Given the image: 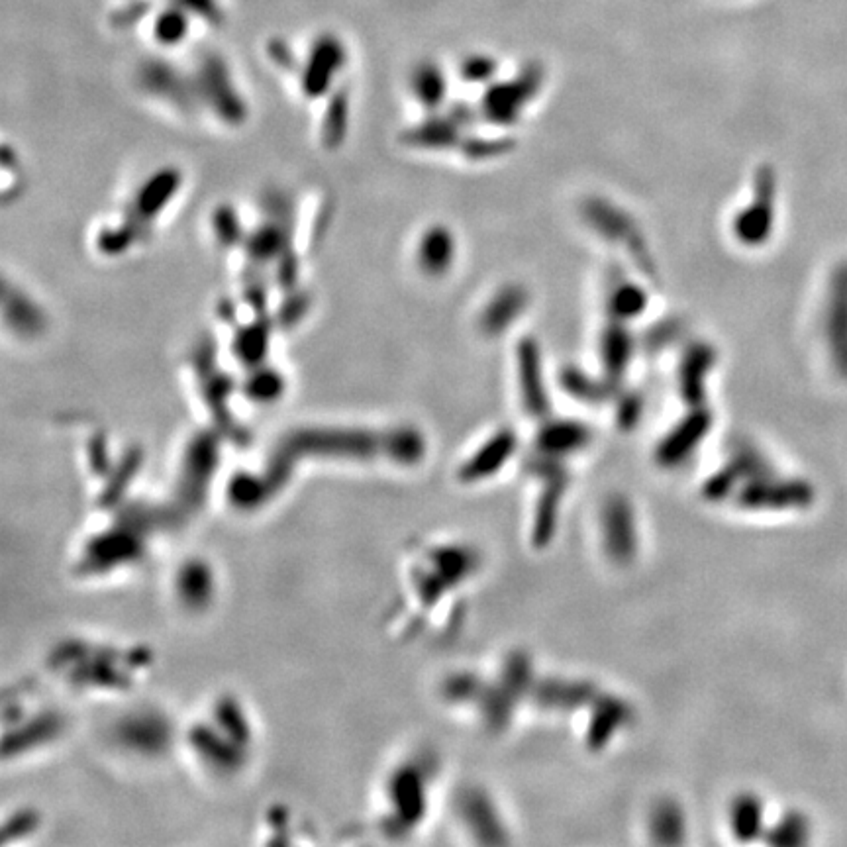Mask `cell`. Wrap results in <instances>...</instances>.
Instances as JSON below:
<instances>
[{"mask_svg": "<svg viewBox=\"0 0 847 847\" xmlns=\"http://www.w3.org/2000/svg\"><path fill=\"white\" fill-rule=\"evenodd\" d=\"M528 304V293L522 287L508 285L500 289L487 308L481 314V330L487 336H499L506 328L520 318Z\"/></svg>", "mask_w": 847, "mask_h": 847, "instance_id": "5bb4252c", "label": "cell"}, {"mask_svg": "<svg viewBox=\"0 0 847 847\" xmlns=\"http://www.w3.org/2000/svg\"><path fill=\"white\" fill-rule=\"evenodd\" d=\"M587 440V430L575 422H557L542 434V444L548 451H567L579 448Z\"/></svg>", "mask_w": 847, "mask_h": 847, "instance_id": "4316f807", "label": "cell"}, {"mask_svg": "<svg viewBox=\"0 0 847 847\" xmlns=\"http://www.w3.org/2000/svg\"><path fill=\"white\" fill-rule=\"evenodd\" d=\"M542 79L544 73L540 65H530L522 69L516 79L495 85L483 100L485 116L500 126L512 124L520 116L526 102L536 97L542 87Z\"/></svg>", "mask_w": 847, "mask_h": 847, "instance_id": "7c38bea8", "label": "cell"}, {"mask_svg": "<svg viewBox=\"0 0 847 847\" xmlns=\"http://www.w3.org/2000/svg\"><path fill=\"white\" fill-rule=\"evenodd\" d=\"M426 775L414 763L399 765L387 775L381 789L383 806L377 810L375 828L379 834L397 838L420 822L426 810Z\"/></svg>", "mask_w": 847, "mask_h": 847, "instance_id": "52a82bcc", "label": "cell"}, {"mask_svg": "<svg viewBox=\"0 0 847 847\" xmlns=\"http://www.w3.org/2000/svg\"><path fill=\"white\" fill-rule=\"evenodd\" d=\"M648 306V295L642 287L632 281H618V285L608 295V310L618 320H632L640 316Z\"/></svg>", "mask_w": 847, "mask_h": 847, "instance_id": "603a6c76", "label": "cell"}, {"mask_svg": "<svg viewBox=\"0 0 847 847\" xmlns=\"http://www.w3.org/2000/svg\"><path fill=\"white\" fill-rule=\"evenodd\" d=\"M99 512L69 553V571L83 583H106L144 569L159 536L177 526L163 502L128 499Z\"/></svg>", "mask_w": 847, "mask_h": 847, "instance_id": "6da1fadb", "label": "cell"}, {"mask_svg": "<svg viewBox=\"0 0 847 847\" xmlns=\"http://www.w3.org/2000/svg\"><path fill=\"white\" fill-rule=\"evenodd\" d=\"M283 391H285V381L281 379L279 373H275L271 369L257 371L246 385L248 399L253 400V402H261V404L279 399L283 395Z\"/></svg>", "mask_w": 847, "mask_h": 847, "instance_id": "83f0119b", "label": "cell"}, {"mask_svg": "<svg viewBox=\"0 0 847 847\" xmlns=\"http://www.w3.org/2000/svg\"><path fill=\"white\" fill-rule=\"evenodd\" d=\"M461 73H463L465 81H471V83L491 81V79L495 77V73H497V63H495L491 57L475 55V57H469V59L463 63Z\"/></svg>", "mask_w": 847, "mask_h": 847, "instance_id": "f546056e", "label": "cell"}, {"mask_svg": "<svg viewBox=\"0 0 847 847\" xmlns=\"http://www.w3.org/2000/svg\"><path fill=\"white\" fill-rule=\"evenodd\" d=\"M155 653L140 642L67 636L46 653L55 687L83 700H118L138 693L153 675Z\"/></svg>", "mask_w": 847, "mask_h": 847, "instance_id": "7a4b0ae2", "label": "cell"}, {"mask_svg": "<svg viewBox=\"0 0 847 847\" xmlns=\"http://www.w3.org/2000/svg\"><path fill=\"white\" fill-rule=\"evenodd\" d=\"M216 226H218V234L224 238V240H228V242H234L236 238H238V222L230 216H226V212H220V216H218V220H216Z\"/></svg>", "mask_w": 847, "mask_h": 847, "instance_id": "d590c367", "label": "cell"}, {"mask_svg": "<svg viewBox=\"0 0 847 847\" xmlns=\"http://www.w3.org/2000/svg\"><path fill=\"white\" fill-rule=\"evenodd\" d=\"M518 371L526 410L534 416L546 414L549 402L542 379V355L538 344L530 338L522 340L518 346Z\"/></svg>", "mask_w": 847, "mask_h": 847, "instance_id": "4fadbf2b", "label": "cell"}, {"mask_svg": "<svg viewBox=\"0 0 847 847\" xmlns=\"http://www.w3.org/2000/svg\"><path fill=\"white\" fill-rule=\"evenodd\" d=\"M514 448V436L510 432H500L485 448L481 449L461 471L465 479H479L489 473H493L499 465H502L510 451Z\"/></svg>", "mask_w": 847, "mask_h": 847, "instance_id": "44dd1931", "label": "cell"}, {"mask_svg": "<svg viewBox=\"0 0 847 847\" xmlns=\"http://www.w3.org/2000/svg\"><path fill=\"white\" fill-rule=\"evenodd\" d=\"M716 361V353L708 344H695L687 349L681 363V391L691 404L704 399V381Z\"/></svg>", "mask_w": 847, "mask_h": 847, "instance_id": "2e32d148", "label": "cell"}, {"mask_svg": "<svg viewBox=\"0 0 847 847\" xmlns=\"http://www.w3.org/2000/svg\"><path fill=\"white\" fill-rule=\"evenodd\" d=\"M412 89L424 106H440L446 97V79L442 69L434 63L420 65L412 75Z\"/></svg>", "mask_w": 847, "mask_h": 847, "instance_id": "d4e9b609", "label": "cell"}, {"mask_svg": "<svg viewBox=\"0 0 847 847\" xmlns=\"http://www.w3.org/2000/svg\"><path fill=\"white\" fill-rule=\"evenodd\" d=\"M510 148H512L510 140H502V138H499V140H473L465 146V153L473 159H491V157H497Z\"/></svg>", "mask_w": 847, "mask_h": 847, "instance_id": "1f68e13d", "label": "cell"}, {"mask_svg": "<svg viewBox=\"0 0 847 847\" xmlns=\"http://www.w3.org/2000/svg\"><path fill=\"white\" fill-rule=\"evenodd\" d=\"M2 724L4 763H22L59 744L69 730V716L38 685L18 681L4 689Z\"/></svg>", "mask_w": 847, "mask_h": 847, "instance_id": "5b68a950", "label": "cell"}, {"mask_svg": "<svg viewBox=\"0 0 847 847\" xmlns=\"http://www.w3.org/2000/svg\"><path fill=\"white\" fill-rule=\"evenodd\" d=\"M736 816H738L736 828L740 830V834H746V836L755 834V830L759 826V808H757L755 802H744L738 808V814Z\"/></svg>", "mask_w": 847, "mask_h": 847, "instance_id": "e575fe53", "label": "cell"}, {"mask_svg": "<svg viewBox=\"0 0 847 847\" xmlns=\"http://www.w3.org/2000/svg\"><path fill=\"white\" fill-rule=\"evenodd\" d=\"M177 748L206 779H238L248 771L257 749L255 718L238 695L218 693L179 726Z\"/></svg>", "mask_w": 847, "mask_h": 847, "instance_id": "277c9868", "label": "cell"}, {"mask_svg": "<svg viewBox=\"0 0 847 847\" xmlns=\"http://www.w3.org/2000/svg\"><path fill=\"white\" fill-rule=\"evenodd\" d=\"M585 218L597 232L602 234V238L628 248L632 259L638 263L642 271H646L648 275H655L653 259L649 255L646 240L640 236L638 226L626 212H622L620 208H616L614 204L606 200L591 199L585 204Z\"/></svg>", "mask_w": 847, "mask_h": 847, "instance_id": "30bf717a", "label": "cell"}, {"mask_svg": "<svg viewBox=\"0 0 847 847\" xmlns=\"http://www.w3.org/2000/svg\"><path fill=\"white\" fill-rule=\"evenodd\" d=\"M600 353H602V363L606 367L608 379L612 381L620 379V375L630 365V359L634 353V342L630 332L624 330L618 320L604 330L600 340Z\"/></svg>", "mask_w": 847, "mask_h": 847, "instance_id": "d6986e66", "label": "cell"}, {"mask_svg": "<svg viewBox=\"0 0 847 847\" xmlns=\"http://www.w3.org/2000/svg\"><path fill=\"white\" fill-rule=\"evenodd\" d=\"M775 175L761 167L755 175V197L734 220V234L746 246H761L773 230Z\"/></svg>", "mask_w": 847, "mask_h": 847, "instance_id": "8fae6325", "label": "cell"}, {"mask_svg": "<svg viewBox=\"0 0 847 847\" xmlns=\"http://www.w3.org/2000/svg\"><path fill=\"white\" fill-rule=\"evenodd\" d=\"M220 442L218 434L202 432L183 449L169 495L161 500L177 524L200 512L216 489L212 485L218 469Z\"/></svg>", "mask_w": 847, "mask_h": 847, "instance_id": "8992f818", "label": "cell"}, {"mask_svg": "<svg viewBox=\"0 0 847 847\" xmlns=\"http://www.w3.org/2000/svg\"><path fill=\"white\" fill-rule=\"evenodd\" d=\"M155 34L163 42H179L185 34V20L179 14H163L159 24L155 26Z\"/></svg>", "mask_w": 847, "mask_h": 847, "instance_id": "d6a6232c", "label": "cell"}, {"mask_svg": "<svg viewBox=\"0 0 847 847\" xmlns=\"http://www.w3.org/2000/svg\"><path fill=\"white\" fill-rule=\"evenodd\" d=\"M459 128L461 126L453 118L451 120L434 118V120H428L426 124H422L420 128L412 130L408 134V140H410V144L420 146V148L446 150V148H451V146L457 144Z\"/></svg>", "mask_w": 847, "mask_h": 847, "instance_id": "cb8c5ba5", "label": "cell"}, {"mask_svg": "<svg viewBox=\"0 0 847 847\" xmlns=\"http://www.w3.org/2000/svg\"><path fill=\"white\" fill-rule=\"evenodd\" d=\"M220 581L214 565L204 557H185L169 579V597L185 616H202L218 600Z\"/></svg>", "mask_w": 847, "mask_h": 847, "instance_id": "ba28073f", "label": "cell"}, {"mask_svg": "<svg viewBox=\"0 0 847 847\" xmlns=\"http://www.w3.org/2000/svg\"><path fill=\"white\" fill-rule=\"evenodd\" d=\"M455 242L446 228L436 226L424 234L418 246V263L428 275H444L453 263Z\"/></svg>", "mask_w": 847, "mask_h": 847, "instance_id": "ac0fdd59", "label": "cell"}, {"mask_svg": "<svg viewBox=\"0 0 847 847\" xmlns=\"http://www.w3.org/2000/svg\"><path fill=\"white\" fill-rule=\"evenodd\" d=\"M806 834H808V830H806L804 820L795 816V818H789L787 822H783V826L777 830V836H781V838H777L775 842L777 844H798V842L806 840Z\"/></svg>", "mask_w": 847, "mask_h": 847, "instance_id": "836d02e7", "label": "cell"}, {"mask_svg": "<svg viewBox=\"0 0 847 847\" xmlns=\"http://www.w3.org/2000/svg\"><path fill=\"white\" fill-rule=\"evenodd\" d=\"M177 185H179L177 171H163L155 175L140 191L136 199V208H138V214L144 218V222H148V218L155 216L165 206V202L177 191Z\"/></svg>", "mask_w": 847, "mask_h": 847, "instance_id": "7402d4cb", "label": "cell"}, {"mask_svg": "<svg viewBox=\"0 0 847 847\" xmlns=\"http://www.w3.org/2000/svg\"><path fill=\"white\" fill-rule=\"evenodd\" d=\"M265 338H267L265 328H257V330L248 328V334L240 338V346H238V353L242 355L244 363H248V365L257 363L255 359H259L261 353H263Z\"/></svg>", "mask_w": 847, "mask_h": 847, "instance_id": "4dcf8cb0", "label": "cell"}, {"mask_svg": "<svg viewBox=\"0 0 847 847\" xmlns=\"http://www.w3.org/2000/svg\"><path fill=\"white\" fill-rule=\"evenodd\" d=\"M42 828V816L34 808H16L12 814L4 816L2 822V846L10 842L30 840Z\"/></svg>", "mask_w": 847, "mask_h": 847, "instance_id": "484cf974", "label": "cell"}, {"mask_svg": "<svg viewBox=\"0 0 847 847\" xmlns=\"http://www.w3.org/2000/svg\"><path fill=\"white\" fill-rule=\"evenodd\" d=\"M342 50L334 40L322 42L316 51H312L310 65L304 73V89L310 97H320L326 85L332 81V75L340 67Z\"/></svg>", "mask_w": 847, "mask_h": 847, "instance_id": "ffe728a7", "label": "cell"}, {"mask_svg": "<svg viewBox=\"0 0 847 847\" xmlns=\"http://www.w3.org/2000/svg\"><path fill=\"white\" fill-rule=\"evenodd\" d=\"M563 387H567L571 391V395L579 397V399H600L602 397V387L595 383L589 375L581 373V371H565L563 379H561Z\"/></svg>", "mask_w": 847, "mask_h": 847, "instance_id": "f1b7e54d", "label": "cell"}, {"mask_svg": "<svg viewBox=\"0 0 847 847\" xmlns=\"http://www.w3.org/2000/svg\"><path fill=\"white\" fill-rule=\"evenodd\" d=\"M179 726L171 724L159 712L124 714L114 728V742L136 757H157L169 746H177Z\"/></svg>", "mask_w": 847, "mask_h": 847, "instance_id": "9c48e42d", "label": "cell"}, {"mask_svg": "<svg viewBox=\"0 0 847 847\" xmlns=\"http://www.w3.org/2000/svg\"><path fill=\"white\" fill-rule=\"evenodd\" d=\"M422 453L424 442L410 428L385 434L359 428H304L289 434L263 467L277 489L285 493L295 477L297 463L304 459L365 465L383 457L400 465H412L420 461Z\"/></svg>", "mask_w": 847, "mask_h": 847, "instance_id": "3957f363", "label": "cell"}, {"mask_svg": "<svg viewBox=\"0 0 847 847\" xmlns=\"http://www.w3.org/2000/svg\"><path fill=\"white\" fill-rule=\"evenodd\" d=\"M828 340L836 365L847 373V269H842L834 279L828 306Z\"/></svg>", "mask_w": 847, "mask_h": 847, "instance_id": "9a60e30c", "label": "cell"}, {"mask_svg": "<svg viewBox=\"0 0 847 847\" xmlns=\"http://www.w3.org/2000/svg\"><path fill=\"white\" fill-rule=\"evenodd\" d=\"M708 426H710V416H708L706 410L693 412L663 442V446L659 448V453H657L659 459L663 463H677L679 459H683L691 449L697 446L700 438L708 432Z\"/></svg>", "mask_w": 847, "mask_h": 847, "instance_id": "e0dca14e", "label": "cell"}]
</instances>
